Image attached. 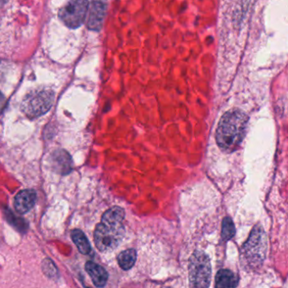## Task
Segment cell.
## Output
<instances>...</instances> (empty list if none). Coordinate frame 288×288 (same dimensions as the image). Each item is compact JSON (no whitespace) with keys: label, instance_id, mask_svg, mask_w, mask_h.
<instances>
[{"label":"cell","instance_id":"cell-1","mask_svg":"<svg viewBox=\"0 0 288 288\" xmlns=\"http://www.w3.org/2000/svg\"><path fill=\"white\" fill-rule=\"evenodd\" d=\"M249 117L244 111L233 108L223 114L218 123L215 139L218 147L226 153L239 149L246 136Z\"/></svg>","mask_w":288,"mask_h":288},{"label":"cell","instance_id":"cell-2","mask_svg":"<svg viewBox=\"0 0 288 288\" xmlns=\"http://www.w3.org/2000/svg\"><path fill=\"white\" fill-rule=\"evenodd\" d=\"M267 251V237L260 226H256L252 231L249 239L241 249L243 264L249 269L261 266Z\"/></svg>","mask_w":288,"mask_h":288},{"label":"cell","instance_id":"cell-3","mask_svg":"<svg viewBox=\"0 0 288 288\" xmlns=\"http://www.w3.org/2000/svg\"><path fill=\"white\" fill-rule=\"evenodd\" d=\"M125 231L123 224L102 221L94 232L96 246L101 252L112 251L121 244Z\"/></svg>","mask_w":288,"mask_h":288},{"label":"cell","instance_id":"cell-4","mask_svg":"<svg viewBox=\"0 0 288 288\" xmlns=\"http://www.w3.org/2000/svg\"><path fill=\"white\" fill-rule=\"evenodd\" d=\"M54 92L49 89H37L26 95L21 102V110L29 118H38L52 108Z\"/></svg>","mask_w":288,"mask_h":288},{"label":"cell","instance_id":"cell-5","mask_svg":"<svg viewBox=\"0 0 288 288\" xmlns=\"http://www.w3.org/2000/svg\"><path fill=\"white\" fill-rule=\"evenodd\" d=\"M190 286L208 287L211 280V265L209 257L203 251H195L189 259Z\"/></svg>","mask_w":288,"mask_h":288},{"label":"cell","instance_id":"cell-6","mask_svg":"<svg viewBox=\"0 0 288 288\" xmlns=\"http://www.w3.org/2000/svg\"><path fill=\"white\" fill-rule=\"evenodd\" d=\"M88 6L87 0H68L59 11V17L69 28H78L84 23Z\"/></svg>","mask_w":288,"mask_h":288},{"label":"cell","instance_id":"cell-7","mask_svg":"<svg viewBox=\"0 0 288 288\" xmlns=\"http://www.w3.org/2000/svg\"><path fill=\"white\" fill-rule=\"evenodd\" d=\"M37 201V194L33 189H24L16 194L14 206L19 214H25L34 207Z\"/></svg>","mask_w":288,"mask_h":288},{"label":"cell","instance_id":"cell-8","mask_svg":"<svg viewBox=\"0 0 288 288\" xmlns=\"http://www.w3.org/2000/svg\"><path fill=\"white\" fill-rule=\"evenodd\" d=\"M106 14V6L101 1H93L88 12L87 27L92 31L102 29Z\"/></svg>","mask_w":288,"mask_h":288},{"label":"cell","instance_id":"cell-9","mask_svg":"<svg viewBox=\"0 0 288 288\" xmlns=\"http://www.w3.org/2000/svg\"><path fill=\"white\" fill-rule=\"evenodd\" d=\"M86 270L92 278V282L97 287H102L108 281V272L101 265H97L92 261H88L86 264Z\"/></svg>","mask_w":288,"mask_h":288},{"label":"cell","instance_id":"cell-10","mask_svg":"<svg viewBox=\"0 0 288 288\" xmlns=\"http://www.w3.org/2000/svg\"><path fill=\"white\" fill-rule=\"evenodd\" d=\"M239 285V277L230 270L223 269L215 275L217 287H236Z\"/></svg>","mask_w":288,"mask_h":288},{"label":"cell","instance_id":"cell-11","mask_svg":"<svg viewBox=\"0 0 288 288\" xmlns=\"http://www.w3.org/2000/svg\"><path fill=\"white\" fill-rule=\"evenodd\" d=\"M52 163L56 170L61 173H67L71 170V158L63 151H58L53 154Z\"/></svg>","mask_w":288,"mask_h":288},{"label":"cell","instance_id":"cell-12","mask_svg":"<svg viewBox=\"0 0 288 288\" xmlns=\"http://www.w3.org/2000/svg\"><path fill=\"white\" fill-rule=\"evenodd\" d=\"M71 238L79 251L83 254H88L91 252V245L84 233L79 229H75L71 232Z\"/></svg>","mask_w":288,"mask_h":288},{"label":"cell","instance_id":"cell-13","mask_svg":"<svg viewBox=\"0 0 288 288\" xmlns=\"http://www.w3.org/2000/svg\"><path fill=\"white\" fill-rule=\"evenodd\" d=\"M136 260V251L134 249H126L118 254V265L124 270H128L134 266Z\"/></svg>","mask_w":288,"mask_h":288},{"label":"cell","instance_id":"cell-14","mask_svg":"<svg viewBox=\"0 0 288 288\" xmlns=\"http://www.w3.org/2000/svg\"><path fill=\"white\" fill-rule=\"evenodd\" d=\"M124 217L125 212L123 208L119 206L112 207L102 215V221L108 223H123Z\"/></svg>","mask_w":288,"mask_h":288},{"label":"cell","instance_id":"cell-15","mask_svg":"<svg viewBox=\"0 0 288 288\" xmlns=\"http://www.w3.org/2000/svg\"><path fill=\"white\" fill-rule=\"evenodd\" d=\"M236 230L232 218L229 217L224 218L222 224V239L224 241H228L235 235Z\"/></svg>","mask_w":288,"mask_h":288}]
</instances>
